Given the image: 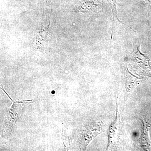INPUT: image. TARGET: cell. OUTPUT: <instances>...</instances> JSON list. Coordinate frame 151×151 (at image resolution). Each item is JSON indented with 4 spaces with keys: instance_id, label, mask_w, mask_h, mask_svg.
<instances>
[{
    "instance_id": "1",
    "label": "cell",
    "mask_w": 151,
    "mask_h": 151,
    "mask_svg": "<svg viewBox=\"0 0 151 151\" xmlns=\"http://www.w3.org/2000/svg\"><path fill=\"white\" fill-rule=\"evenodd\" d=\"M50 23H49L47 26H42L36 34L32 43L33 48L36 50H42L46 46L50 37Z\"/></svg>"
},
{
    "instance_id": "2",
    "label": "cell",
    "mask_w": 151,
    "mask_h": 151,
    "mask_svg": "<svg viewBox=\"0 0 151 151\" xmlns=\"http://www.w3.org/2000/svg\"><path fill=\"white\" fill-rule=\"evenodd\" d=\"M140 44L139 42L134 44V50L131 54V56L134 58L140 67L144 69H151L150 65V60L145 55L142 54L140 50Z\"/></svg>"
},
{
    "instance_id": "3",
    "label": "cell",
    "mask_w": 151,
    "mask_h": 151,
    "mask_svg": "<svg viewBox=\"0 0 151 151\" xmlns=\"http://www.w3.org/2000/svg\"><path fill=\"white\" fill-rule=\"evenodd\" d=\"M101 3L98 0H83L74 10L75 13H86L94 10L100 7Z\"/></svg>"
},
{
    "instance_id": "4",
    "label": "cell",
    "mask_w": 151,
    "mask_h": 151,
    "mask_svg": "<svg viewBox=\"0 0 151 151\" xmlns=\"http://www.w3.org/2000/svg\"><path fill=\"white\" fill-rule=\"evenodd\" d=\"M119 119L118 116V106L116 109V117L115 121L111 124L108 132V148L113 144L116 139V136L119 132Z\"/></svg>"
},
{
    "instance_id": "5",
    "label": "cell",
    "mask_w": 151,
    "mask_h": 151,
    "mask_svg": "<svg viewBox=\"0 0 151 151\" xmlns=\"http://www.w3.org/2000/svg\"><path fill=\"white\" fill-rule=\"evenodd\" d=\"M142 122L143 127L140 142L141 146L144 148L150 150L151 148V143L149 135L150 126H149L148 124L144 122V121H142Z\"/></svg>"
},
{
    "instance_id": "6",
    "label": "cell",
    "mask_w": 151,
    "mask_h": 151,
    "mask_svg": "<svg viewBox=\"0 0 151 151\" xmlns=\"http://www.w3.org/2000/svg\"><path fill=\"white\" fill-rule=\"evenodd\" d=\"M126 87L128 92H130L131 90H133L137 82L140 81L139 78L134 75H132L128 69L126 72Z\"/></svg>"
},
{
    "instance_id": "7",
    "label": "cell",
    "mask_w": 151,
    "mask_h": 151,
    "mask_svg": "<svg viewBox=\"0 0 151 151\" xmlns=\"http://www.w3.org/2000/svg\"><path fill=\"white\" fill-rule=\"evenodd\" d=\"M117 0H111L112 1V12H113V27H112V36H111V38L113 37V30L114 28V22L115 21V19L116 20L118 21V22H120V23L122 24H125L124 23L121 22L120 20L118 18V16H117Z\"/></svg>"
},
{
    "instance_id": "8",
    "label": "cell",
    "mask_w": 151,
    "mask_h": 151,
    "mask_svg": "<svg viewBox=\"0 0 151 151\" xmlns=\"http://www.w3.org/2000/svg\"><path fill=\"white\" fill-rule=\"evenodd\" d=\"M147 1H148L150 2H151V0H147Z\"/></svg>"
},
{
    "instance_id": "9",
    "label": "cell",
    "mask_w": 151,
    "mask_h": 151,
    "mask_svg": "<svg viewBox=\"0 0 151 151\" xmlns=\"http://www.w3.org/2000/svg\"><path fill=\"white\" fill-rule=\"evenodd\" d=\"M46 1H48V0H46Z\"/></svg>"
}]
</instances>
